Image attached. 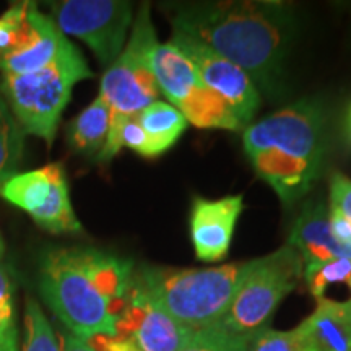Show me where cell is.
I'll return each instance as SVG.
<instances>
[{"instance_id": "6da1fadb", "label": "cell", "mask_w": 351, "mask_h": 351, "mask_svg": "<svg viewBox=\"0 0 351 351\" xmlns=\"http://www.w3.org/2000/svg\"><path fill=\"white\" fill-rule=\"evenodd\" d=\"M173 32L207 44L244 70L267 95L282 88L295 33V15L283 2H194L171 7Z\"/></svg>"}, {"instance_id": "7a4b0ae2", "label": "cell", "mask_w": 351, "mask_h": 351, "mask_svg": "<svg viewBox=\"0 0 351 351\" xmlns=\"http://www.w3.org/2000/svg\"><path fill=\"white\" fill-rule=\"evenodd\" d=\"M134 263L95 247H52L39 262V293L70 333L116 337L134 283Z\"/></svg>"}, {"instance_id": "3957f363", "label": "cell", "mask_w": 351, "mask_h": 351, "mask_svg": "<svg viewBox=\"0 0 351 351\" xmlns=\"http://www.w3.org/2000/svg\"><path fill=\"white\" fill-rule=\"evenodd\" d=\"M326 109L300 99L244 130V152L254 171L293 207L319 179L326 155Z\"/></svg>"}, {"instance_id": "277c9868", "label": "cell", "mask_w": 351, "mask_h": 351, "mask_svg": "<svg viewBox=\"0 0 351 351\" xmlns=\"http://www.w3.org/2000/svg\"><path fill=\"white\" fill-rule=\"evenodd\" d=\"M254 265L256 258L210 269L145 265L134 278L171 317L200 330L221 320Z\"/></svg>"}, {"instance_id": "5b68a950", "label": "cell", "mask_w": 351, "mask_h": 351, "mask_svg": "<svg viewBox=\"0 0 351 351\" xmlns=\"http://www.w3.org/2000/svg\"><path fill=\"white\" fill-rule=\"evenodd\" d=\"M158 46L150 5L143 3L132 23V33L124 51L103 75L99 96L106 101L111 121L103 150L96 160L109 163L121 150L119 130L129 119H135L145 108L155 103L160 88L153 73L152 56Z\"/></svg>"}, {"instance_id": "8992f818", "label": "cell", "mask_w": 351, "mask_h": 351, "mask_svg": "<svg viewBox=\"0 0 351 351\" xmlns=\"http://www.w3.org/2000/svg\"><path fill=\"white\" fill-rule=\"evenodd\" d=\"M93 78L85 57L69 41L52 64L25 75H3L2 93L25 134L52 145L75 83Z\"/></svg>"}, {"instance_id": "52a82bcc", "label": "cell", "mask_w": 351, "mask_h": 351, "mask_svg": "<svg viewBox=\"0 0 351 351\" xmlns=\"http://www.w3.org/2000/svg\"><path fill=\"white\" fill-rule=\"evenodd\" d=\"M304 262L296 249L283 245L278 251L256 258L230 309L215 326L239 337H251L270 322L276 307L301 282Z\"/></svg>"}, {"instance_id": "ba28073f", "label": "cell", "mask_w": 351, "mask_h": 351, "mask_svg": "<svg viewBox=\"0 0 351 351\" xmlns=\"http://www.w3.org/2000/svg\"><path fill=\"white\" fill-rule=\"evenodd\" d=\"M152 65L160 91L189 124L199 129L243 130L228 104L202 82L191 60L173 43H158Z\"/></svg>"}, {"instance_id": "9c48e42d", "label": "cell", "mask_w": 351, "mask_h": 351, "mask_svg": "<svg viewBox=\"0 0 351 351\" xmlns=\"http://www.w3.org/2000/svg\"><path fill=\"white\" fill-rule=\"evenodd\" d=\"M51 12L59 32L82 39L108 69L124 51L134 23L132 3L124 0H65L51 3Z\"/></svg>"}, {"instance_id": "30bf717a", "label": "cell", "mask_w": 351, "mask_h": 351, "mask_svg": "<svg viewBox=\"0 0 351 351\" xmlns=\"http://www.w3.org/2000/svg\"><path fill=\"white\" fill-rule=\"evenodd\" d=\"M169 41L191 60L202 82L219 99L225 101L244 129L254 119L261 106V95L251 77L238 65L210 49L207 44L186 33L173 32V38Z\"/></svg>"}, {"instance_id": "8fae6325", "label": "cell", "mask_w": 351, "mask_h": 351, "mask_svg": "<svg viewBox=\"0 0 351 351\" xmlns=\"http://www.w3.org/2000/svg\"><path fill=\"white\" fill-rule=\"evenodd\" d=\"M195 332L171 317L134 278L117 335L130 340L138 351H181Z\"/></svg>"}, {"instance_id": "7c38bea8", "label": "cell", "mask_w": 351, "mask_h": 351, "mask_svg": "<svg viewBox=\"0 0 351 351\" xmlns=\"http://www.w3.org/2000/svg\"><path fill=\"white\" fill-rule=\"evenodd\" d=\"M243 207L241 194L217 200L195 197L191 212V236L197 258L218 262L228 256Z\"/></svg>"}, {"instance_id": "4fadbf2b", "label": "cell", "mask_w": 351, "mask_h": 351, "mask_svg": "<svg viewBox=\"0 0 351 351\" xmlns=\"http://www.w3.org/2000/svg\"><path fill=\"white\" fill-rule=\"evenodd\" d=\"M67 38L59 32L54 20L39 12L36 3L28 2L26 33L19 46L0 54L3 75H25L38 72L56 60Z\"/></svg>"}, {"instance_id": "5bb4252c", "label": "cell", "mask_w": 351, "mask_h": 351, "mask_svg": "<svg viewBox=\"0 0 351 351\" xmlns=\"http://www.w3.org/2000/svg\"><path fill=\"white\" fill-rule=\"evenodd\" d=\"M313 314L291 330L293 351H351V298H320Z\"/></svg>"}, {"instance_id": "9a60e30c", "label": "cell", "mask_w": 351, "mask_h": 351, "mask_svg": "<svg viewBox=\"0 0 351 351\" xmlns=\"http://www.w3.org/2000/svg\"><path fill=\"white\" fill-rule=\"evenodd\" d=\"M288 245L296 249L304 265L339 257L351 261V245L341 244L333 238L328 208L320 200L306 202L289 231Z\"/></svg>"}, {"instance_id": "2e32d148", "label": "cell", "mask_w": 351, "mask_h": 351, "mask_svg": "<svg viewBox=\"0 0 351 351\" xmlns=\"http://www.w3.org/2000/svg\"><path fill=\"white\" fill-rule=\"evenodd\" d=\"M62 169V165L52 163L41 169L12 176L0 187V197L8 204L25 210L33 218L47 204L57 174Z\"/></svg>"}, {"instance_id": "e0dca14e", "label": "cell", "mask_w": 351, "mask_h": 351, "mask_svg": "<svg viewBox=\"0 0 351 351\" xmlns=\"http://www.w3.org/2000/svg\"><path fill=\"white\" fill-rule=\"evenodd\" d=\"M137 122L142 127L150 145V158L160 156L181 138L189 122L173 104L155 101L138 114Z\"/></svg>"}, {"instance_id": "ac0fdd59", "label": "cell", "mask_w": 351, "mask_h": 351, "mask_svg": "<svg viewBox=\"0 0 351 351\" xmlns=\"http://www.w3.org/2000/svg\"><path fill=\"white\" fill-rule=\"evenodd\" d=\"M109 121L111 112L106 101L98 95L93 103L69 124L67 142L70 148L82 155H99L109 134Z\"/></svg>"}, {"instance_id": "d6986e66", "label": "cell", "mask_w": 351, "mask_h": 351, "mask_svg": "<svg viewBox=\"0 0 351 351\" xmlns=\"http://www.w3.org/2000/svg\"><path fill=\"white\" fill-rule=\"evenodd\" d=\"M23 147L25 132L13 117L5 99H2L0 101V187L19 171Z\"/></svg>"}, {"instance_id": "ffe728a7", "label": "cell", "mask_w": 351, "mask_h": 351, "mask_svg": "<svg viewBox=\"0 0 351 351\" xmlns=\"http://www.w3.org/2000/svg\"><path fill=\"white\" fill-rule=\"evenodd\" d=\"M21 351H60L59 337L33 298L26 301L25 339Z\"/></svg>"}, {"instance_id": "44dd1931", "label": "cell", "mask_w": 351, "mask_h": 351, "mask_svg": "<svg viewBox=\"0 0 351 351\" xmlns=\"http://www.w3.org/2000/svg\"><path fill=\"white\" fill-rule=\"evenodd\" d=\"M302 276L314 300H320L330 285L341 283L351 289V261L339 257L326 262L311 263V265H304Z\"/></svg>"}, {"instance_id": "7402d4cb", "label": "cell", "mask_w": 351, "mask_h": 351, "mask_svg": "<svg viewBox=\"0 0 351 351\" xmlns=\"http://www.w3.org/2000/svg\"><path fill=\"white\" fill-rule=\"evenodd\" d=\"M15 280L0 267V351H20L15 324Z\"/></svg>"}, {"instance_id": "603a6c76", "label": "cell", "mask_w": 351, "mask_h": 351, "mask_svg": "<svg viewBox=\"0 0 351 351\" xmlns=\"http://www.w3.org/2000/svg\"><path fill=\"white\" fill-rule=\"evenodd\" d=\"M247 337H239L212 326L200 328L181 351H247Z\"/></svg>"}, {"instance_id": "cb8c5ba5", "label": "cell", "mask_w": 351, "mask_h": 351, "mask_svg": "<svg viewBox=\"0 0 351 351\" xmlns=\"http://www.w3.org/2000/svg\"><path fill=\"white\" fill-rule=\"evenodd\" d=\"M26 12L28 2L12 5L0 16V54L19 46L26 33Z\"/></svg>"}, {"instance_id": "d4e9b609", "label": "cell", "mask_w": 351, "mask_h": 351, "mask_svg": "<svg viewBox=\"0 0 351 351\" xmlns=\"http://www.w3.org/2000/svg\"><path fill=\"white\" fill-rule=\"evenodd\" d=\"M247 351H293L291 332L262 328L249 337Z\"/></svg>"}, {"instance_id": "484cf974", "label": "cell", "mask_w": 351, "mask_h": 351, "mask_svg": "<svg viewBox=\"0 0 351 351\" xmlns=\"http://www.w3.org/2000/svg\"><path fill=\"white\" fill-rule=\"evenodd\" d=\"M119 147H127L132 152L138 153L145 158H150V145H148V138L137 119H129L122 124L119 130V137H117Z\"/></svg>"}, {"instance_id": "4316f807", "label": "cell", "mask_w": 351, "mask_h": 351, "mask_svg": "<svg viewBox=\"0 0 351 351\" xmlns=\"http://www.w3.org/2000/svg\"><path fill=\"white\" fill-rule=\"evenodd\" d=\"M330 208L351 221V179L341 173H333L330 178Z\"/></svg>"}, {"instance_id": "83f0119b", "label": "cell", "mask_w": 351, "mask_h": 351, "mask_svg": "<svg viewBox=\"0 0 351 351\" xmlns=\"http://www.w3.org/2000/svg\"><path fill=\"white\" fill-rule=\"evenodd\" d=\"M328 223H330V231L339 243L345 245H351V221L337 210H328Z\"/></svg>"}, {"instance_id": "f1b7e54d", "label": "cell", "mask_w": 351, "mask_h": 351, "mask_svg": "<svg viewBox=\"0 0 351 351\" xmlns=\"http://www.w3.org/2000/svg\"><path fill=\"white\" fill-rule=\"evenodd\" d=\"M95 346L96 351H138L135 348L130 340L124 339V337H95V339L88 340Z\"/></svg>"}, {"instance_id": "f546056e", "label": "cell", "mask_w": 351, "mask_h": 351, "mask_svg": "<svg viewBox=\"0 0 351 351\" xmlns=\"http://www.w3.org/2000/svg\"><path fill=\"white\" fill-rule=\"evenodd\" d=\"M60 351H96L95 346L88 340L73 335L70 332H62L59 337Z\"/></svg>"}, {"instance_id": "4dcf8cb0", "label": "cell", "mask_w": 351, "mask_h": 351, "mask_svg": "<svg viewBox=\"0 0 351 351\" xmlns=\"http://www.w3.org/2000/svg\"><path fill=\"white\" fill-rule=\"evenodd\" d=\"M343 132H345L346 142H348L350 147H351V103H350V106H348V109H346V114H345Z\"/></svg>"}, {"instance_id": "1f68e13d", "label": "cell", "mask_w": 351, "mask_h": 351, "mask_svg": "<svg viewBox=\"0 0 351 351\" xmlns=\"http://www.w3.org/2000/svg\"><path fill=\"white\" fill-rule=\"evenodd\" d=\"M3 254H5V243H3L2 234H0V261L3 258Z\"/></svg>"}, {"instance_id": "d6a6232c", "label": "cell", "mask_w": 351, "mask_h": 351, "mask_svg": "<svg viewBox=\"0 0 351 351\" xmlns=\"http://www.w3.org/2000/svg\"><path fill=\"white\" fill-rule=\"evenodd\" d=\"M0 101H2V98H0Z\"/></svg>"}]
</instances>
